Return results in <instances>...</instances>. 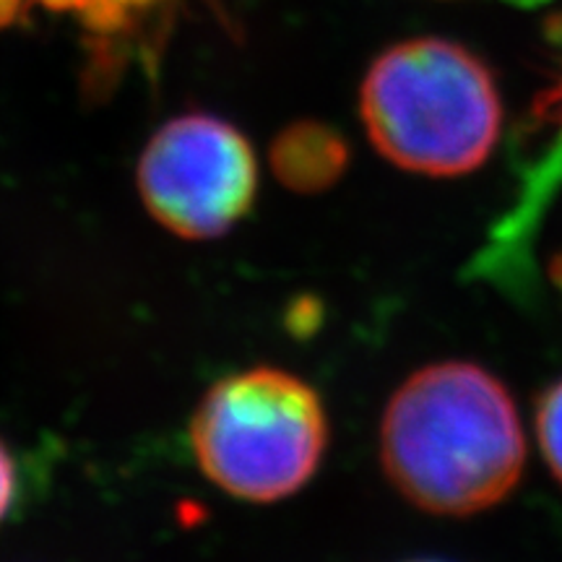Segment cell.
<instances>
[{
	"mask_svg": "<svg viewBox=\"0 0 562 562\" xmlns=\"http://www.w3.org/2000/svg\"><path fill=\"white\" fill-rule=\"evenodd\" d=\"M513 5H521V9H533V5H542L547 0H508Z\"/></svg>",
	"mask_w": 562,
	"mask_h": 562,
	"instance_id": "cell-12",
	"label": "cell"
},
{
	"mask_svg": "<svg viewBox=\"0 0 562 562\" xmlns=\"http://www.w3.org/2000/svg\"><path fill=\"white\" fill-rule=\"evenodd\" d=\"M13 497H16V467H13L11 453L0 442V521L11 510Z\"/></svg>",
	"mask_w": 562,
	"mask_h": 562,
	"instance_id": "cell-9",
	"label": "cell"
},
{
	"mask_svg": "<svg viewBox=\"0 0 562 562\" xmlns=\"http://www.w3.org/2000/svg\"><path fill=\"white\" fill-rule=\"evenodd\" d=\"M393 487L435 516H474L516 490L526 438L503 381L474 362H435L406 378L381 419Z\"/></svg>",
	"mask_w": 562,
	"mask_h": 562,
	"instance_id": "cell-1",
	"label": "cell"
},
{
	"mask_svg": "<svg viewBox=\"0 0 562 562\" xmlns=\"http://www.w3.org/2000/svg\"><path fill=\"white\" fill-rule=\"evenodd\" d=\"M533 425H537L539 448H542L547 467L562 484V378L539 396Z\"/></svg>",
	"mask_w": 562,
	"mask_h": 562,
	"instance_id": "cell-7",
	"label": "cell"
},
{
	"mask_svg": "<svg viewBox=\"0 0 562 562\" xmlns=\"http://www.w3.org/2000/svg\"><path fill=\"white\" fill-rule=\"evenodd\" d=\"M191 446L216 487L248 503L294 495L318 472L328 414L318 391L279 368H250L206 391L191 419Z\"/></svg>",
	"mask_w": 562,
	"mask_h": 562,
	"instance_id": "cell-3",
	"label": "cell"
},
{
	"mask_svg": "<svg viewBox=\"0 0 562 562\" xmlns=\"http://www.w3.org/2000/svg\"><path fill=\"white\" fill-rule=\"evenodd\" d=\"M370 144L391 165L427 178L474 172L495 151L503 100L480 55L459 42L417 37L372 60L360 87Z\"/></svg>",
	"mask_w": 562,
	"mask_h": 562,
	"instance_id": "cell-2",
	"label": "cell"
},
{
	"mask_svg": "<svg viewBox=\"0 0 562 562\" xmlns=\"http://www.w3.org/2000/svg\"><path fill=\"white\" fill-rule=\"evenodd\" d=\"M37 3L58 13L70 11V13H81V16H87V13L94 9L97 0H37Z\"/></svg>",
	"mask_w": 562,
	"mask_h": 562,
	"instance_id": "cell-10",
	"label": "cell"
},
{
	"mask_svg": "<svg viewBox=\"0 0 562 562\" xmlns=\"http://www.w3.org/2000/svg\"><path fill=\"white\" fill-rule=\"evenodd\" d=\"M157 3V0H97L94 9H91L83 21L91 26V30L110 34L123 30V24L128 21V13L136 9H144V5Z\"/></svg>",
	"mask_w": 562,
	"mask_h": 562,
	"instance_id": "cell-8",
	"label": "cell"
},
{
	"mask_svg": "<svg viewBox=\"0 0 562 562\" xmlns=\"http://www.w3.org/2000/svg\"><path fill=\"white\" fill-rule=\"evenodd\" d=\"M558 277H560V286H562V263H560V269H558Z\"/></svg>",
	"mask_w": 562,
	"mask_h": 562,
	"instance_id": "cell-13",
	"label": "cell"
},
{
	"mask_svg": "<svg viewBox=\"0 0 562 562\" xmlns=\"http://www.w3.org/2000/svg\"><path fill=\"white\" fill-rule=\"evenodd\" d=\"M533 117H537V123L552 125L558 133H554L552 149L544 154L542 161H539L537 172H533V178L529 182L521 216L533 214V211L542 206L547 191H552V188L562 180V74L558 83H554L552 89H547L544 94H539V100L533 102ZM521 216H516V222L521 220Z\"/></svg>",
	"mask_w": 562,
	"mask_h": 562,
	"instance_id": "cell-6",
	"label": "cell"
},
{
	"mask_svg": "<svg viewBox=\"0 0 562 562\" xmlns=\"http://www.w3.org/2000/svg\"><path fill=\"white\" fill-rule=\"evenodd\" d=\"M24 13V0H0V26H11Z\"/></svg>",
	"mask_w": 562,
	"mask_h": 562,
	"instance_id": "cell-11",
	"label": "cell"
},
{
	"mask_svg": "<svg viewBox=\"0 0 562 562\" xmlns=\"http://www.w3.org/2000/svg\"><path fill=\"white\" fill-rule=\"evenodd\" d=\"M409 562H438V560H409Z\"/></svg>",
	"mask_w": 562,
	"mask_h": 562,
	"instance_id": "cell-14",
	"label": "cell"
},
{
	"mask_svg": "<svg viewBox=\"0 0 562 562\" xmlns=\"http://www.w3.org/2000/svg\"><path fill=\"white\" fill-rule=\"evenodd\" d=\"M269 159L286 191L321 193L334 188L347 172L349 144L328 123L297 121L277 133Z\"/></svg>",
	"mask_w": 562,
	"mask_h": 562,
	"instance_id": "cell-5",
	"label": "cell"
},
{
	"mask_svg": "<svg viewBox=\"0 0 562 562\" xmlns=\"http://www.w3.org/2000/svg\"><path fill=\"white\" fill-rule=\"evenodd\" d=\"M136 186L146 211L167 232L182 240H214L256 203L258 159L235 125L188 112L149 138Z\"/></svg>",
	"mask_w": 562,
	"mask_h": 562,
	"instance_id": "cell-4",
	"label": "cell"
}]
</instances>
